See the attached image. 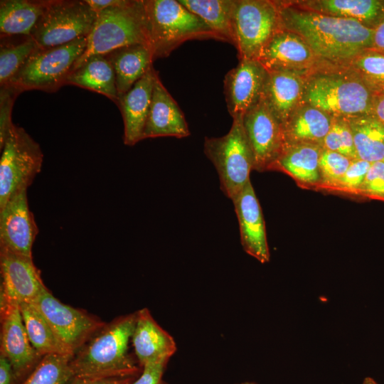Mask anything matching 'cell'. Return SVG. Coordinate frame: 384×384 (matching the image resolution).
<instances>
[{
	"instance_id": "cell-11",
	"label": "cell",
	"mask_w": 384,
	"mask_h": 384,
	"mask_svg": "<svg viewBox=\"0 0 384 384\" xmlns=\"http://www.w3.org/2000/svg\"><path fill=\"white\" fill-rule=\"evenodd\" d=\"M33 303L46 318L58 339L74 355L105 325L87 311L62 303L46 287Z\"/></svg>"
},
{
	"instance_id": "cell-4",
	"label": "cell",
	"mask_w": 384,
	"mask_h": 384,
	"mask_svg": "<svg viewBox=\"0 0 384 384\" xmlns=\"http://www.w3.org/2000/svg\"><path fill=\"white\" fill-rule=\"evenodd\" d=\"M375 93L352 71L319 73L307 78L302 104L349 119L370 114Z\"/></svg>"
},
{
	"instance_id": "cell-39",
	"label": "cell",
	"mask_w": 384,
	"mask_h": 384,
	"mask_svg": "<svg viewBox=\"0 0 384 384\" xmlns=\"http://www.w3.org/2000/svg\"><path fill=\"white\" fill-rule=\"evenodd\" d=\"M20 94L10 86L0 89V147L3 145L11 128L14 125L11 120V112L15 99Z\"/></svg>"
},
{
	"instance_id": "cell-34",
	"label": "cell",
	"mask_w": 384,
	"mask_h": 384,
	"mask_svg": "<svg viewBox=\"0 0 384 384\" xmlns=\"http://www.w3.org/2000/svg\"><path fill=\"white\" fill-rule=\"evenodd\" d=\"M347 65L375 93L384 92V55L371 49L366 50Z\"/></svg>"
},
{
	"instance_id": "cell-27",
	"label": "cell",
	"mask_w": 384,
	"mask_h": 384,
	"mask_svg": "<svg viewBox=\"0 0 384 384\" xmlns=\"http://www.w3.org/2000/svg\"><path fill=\"white\" fill-rule=\"evenodd\" d=\"M68 84L101 94L118 104L114 70L105 55L90 57L80 68L71 72L66 80Z\"/></svg>"
},
{
	"instance_id": "cell-32",
	"label": "cell",
	"mask_w": 384,
	"mask_h": 384,
	"mask_svg": "<svg viewBox=\"0 0 384 384\" xmlns=\"http://www.w3.org/2000/svg\"><path fill=\"white\" fill-rule=\"evenodd\" d=\"M73 355L48 354L21 384H67L73 377Z\"/></svg>"
},
{
	"instance_id": "cell-30",
	"label": "cell",
	"mask_w": 384,
	"mask_h": 384,
	"mask_svg": "<svg viewBox=\"0 0 384 384\" xmlns=\"http://www.w3.org/2000/svg\"><path fill=\"white\" fill-rule=\"evenodd\" d=\"M213 31L216 40L233 44L232 16L234 0H178Z\"/></svg>"
},
{
	"instance_id": "cell-29",
	"label": "cell",
	"mask_w": 384,
	"mask_h": 384,
	"mask_svg": "<svg viewBox=\"0 0 384 384\" xmlns=\"http://www.w3.org/2000/svg\"><path fill=\"white\" fill-rule=\"evenodd\" d=\"M356 158L370 164L384 160V125L372 114L346 119Z\"/></svg>"
},
{
	"instance_id": "cell-14",
	"label": "cell",
	"mask_w": 384,
	"mask_h": 384,
	"mask_svg": "<svg viewBox=\"0 0 384 384\" xmlns=\"http://www.w3.org/2000/svg\"><path fill=\"white\" fill-rule=\"evenodd\" d=\"M268 71L256 59H241L224 78V94L233 119L243 115L262 98Z\"/></svg>"
},
{
	"instance_id": "cell-43",
	"label": "cell",
	"mask_w": 384,
	"mask_h": 384,
	"mask_svg": "<svg viewBox=\"0 0 384 384\" xmlns=\"http://www.w3.org/2000/svg\"><path fill=\"white\" fill-rule=\"evenodd\" d=\"M370 114L384 125V92L375 93Z\"/></svg>"
},
{
	"instance_id": "cell-6",
	"label": "cell",
	"mask_w": 384,
	"mask_h": 384,
	"mask_svg": "<svg viewBox=\"0 0 384 384\" xmlns=\"http://www.w3.org/2000/svg\"><path fill=\"white\" fill-rule=\"evenodd\" d=\"M87 46V37L50 48H38L5 86L20 93L26 90L54 92L71 73Z\"/></svg>"
},
{
	"instance_id": "cell-33",
	"label": "cell",
	"mask_w": 384,
	"mask_h": 384,
	"mask_svg": "<svg viewBox=\"0 0 384 384\" xmlns=\"http://www.w3.org/2000/svg\"><path fill=\"white\" fill-rule=\"evenodd\" d=\"M38 48L31 37L14 43H1L0 47V85H6L30 55Z\"/></svg>"
},
{
	"instance_id": "cell-44",
	"label": "cell",
	"mask_w": 384,
	"mask_h": 384,
	"mask_svg": "<svg viewBox=\"0 0 384 384\" xmlns=\"http://www.w3.org/2000/svg\"><path fill=\"white\" fill-rule=\"evenodd\" d=\"M125 0H85L86 3L97 14L110 7L122 4Z\"/></svg>"
},
{
	"instance_id": "cell-47",
	"label": "cell",
	"mask_w": 384,
	"mask_h": 384,
	"mask_svg": "<svg viewBox=\"0 0 384 384\" xmlns=\"http://www.w3.org/2000/svg\"><path fill=\"white\" fill-rule=\"evenodd\" d=\"M363 384H378L374 379L370 377H366L363 381Z\"/></svg>"
},
{
	"instance_id": "cell-21",
	"label": "cell",
	"mask_w": 384,
	"mask_h": 384,
	"mask_svg": "<svg viewBox=\"0 0 384 384\" xmlns=\"http://www.w3.org/2000/svg\"><path fill=\"white\" fill-rule=\"evenodd\" d=\"M132 337L134 354L139 366L161 360H169L176 351L174 338L154 320L150 311H138Z\"/></svg>"
},
{
	"instance_id": "cell-7",
	"label": "cell",
	"mask_w": 384,
	"mask_h": 384,
	"mask_svg": "<svg viewBox=\"0 0 384 384\" xmlns=\"http://www.w3.org/2000/svg\"><path fill=\"white\" fill-rule=\"evenodd\" d=\"M204 153L214 165L224 194L233 200L250 180L253 169L252 151L242 117L233 119L229 132L220 137H206Z\"/></svg>"
},
{
	"instance_id": "cell-13",
	"label": "cell",
	"mask_w": 384,
	"mask_h": 384,
	"mask_svg": "<svg viewBox=\"0 0 384 384\" xmlns=\"http://www.w3.org/2000/svg\"><path fill=\"white\" fill-rule=\"evenodd\" d=\"M1 353L11 363L16 383L31 373L41 358L33 347L23 321L19 304L0 294Z\"/></svg>"
},
{
	"instance_id": "cell-22",
	"label": "cell",
	"mask_w": 384,
	"mask_h": 384,
	"mask_svg": "<svg viewBox=\"0 0 384 384\" xmlns=\"http://www.w3.org/2000/svg\"><path fill=\"white\" fill-rule=\"evenodd\" d=\"M307 77L290 71H268L262 97L282 127L302 105Z\"/></svg>"
},
{
	"instance_id": "cell-28",
	"label": "cell",
	"mask_w": 384,
	"mask_h": 384,
	"mask_svg": "<svg viewBox=\"0 0 384 384\" xmlns=\"http://www.w3.org/2000/svg\"><path fill=\"white\" fill-rule=\"evenodd\" d=\"M47 4L48 0H1L0 33L1 38L16 35L31 36Z\"/></svg>"
},
{
	"instance_id": "cell-46",
	"label": "cell",
	"mask_w": 384,
	"mask_h": 384,
	"mask_svg": "<svg viewBox=\"0 0 384 384\" xmlns=\"http://www.w3.org/2000/svg\"><path fill=\"white\" fill-rule=\"evenodd\" d=\"M100 378L74 376L67 384H92Z\"/></svg>"
},
{
	"instance_id": "cell-23",
	"label": "cell",
	"mask_w": 384,
	"mask_h": 384,
	"mask_svg": "<svg viewBox=\"0 0 384 384\" xmlns=\"http://www.w3.org/2000/svg\"><path fill=\"white\" fill-rule=\"evenodd\" d=\"M323 147L314 144L285 146L270 170L281 171L300 186L317 188L321 183L319 158Z\"/></svg>"
},
{
	"instance_id": "cell-49",
	"label": "cell",
	"mask_w": 384,
	"mask_h": 384,
	"mask_svg": "<svg viewBox=\"0 0 384 384\" xmlns=\"http://www.w3.org/2000/svg\"><path fill=\"white\" fill-rule=\"evenodd\" d=\"M384 161V160H383Z\"/></svg>"
},
{
	"instance_id": "cell-18",
	"label": "cell",
	"mask_w": 384,
	"mask_h": 384,
	"mask_svg": "<svg viewBox=\"0 0 384 384\" xmlns=\"http://www.w3.org/2000/svg\"><path fill=\"white\" fill-rule=\"evenodd\" d=\"M244 250L261 263L270 260L265 220L251 181L232 200Z\"/></svg>"
},
{
	"instance_id": "cell-20",
	"label": "cell",
	"mask_w": 384,
	"mask_h": 384,
	"mask_svg": "<svg viewBox=\"0 0 384 384\" xmlns=\"http://www.w3.org/2000/svg\"><path fill=\"white\" fill-rule=\"evenodd\" d=\"M157 75L151 66L129 91L119 97L117 106L123 118V140L126 145L133 146L143 139Z\"/></svg>"
},
{
	"instance_id": "cell-48",
	"label": "cell",
	"mask_w": 384,
	"mask_h": 384,
	"mask_svg": "<svg viewBox=\"0 0 384 384\" xmlns=\"http://www.w3.org/2000/svg\"><path fill=\"white\" fill-rule=\"evenodd\" d=\"M238 384H257L254 382H243V383H238Z\"/></svg>"
},
{
	"instance_id": "cell-10",
	"label": "cell",
	"mask_w": 384,
	"mask_h": 384,
	"mask_svg": "<svg viewBox=\"0 0 384 384\" xmlns=\"http://www.w3.org/2000/svg\"><path fill=\"white\" fill-rule=\"evenodd\" d=\"M232 28L239 60L257 59L263 47L279 29L276 1L234 0Z\"/></svg>"
},
{
	"instance_id": "cell-3",
	"label": "cell",
	"mask_w": 384,
	"mask_h": 384,
	"mask_svg": "<svg viewBox=\"0 0 384 384\" xmlns=\"http://www.w3.org/2000/svg\"><path fill=\"white\" fill-rule=\"evenodd\" d=\"M154 60L168 57L185 41L215 38L210 28L178 0H143Z\"/></svg>"
},
{
	"instance_id": "cell-42",
	"label": "cell",
	"mask_w": 384,
	"mask_h": 384,
	"mask_svg": "<svg viewBox=\"0 0 384 384\" xmlns=\"http://www.w3.org/2000/svg\"><path fill=\"white\" fill-rule=\"evenodd\" d=\"M371 50L384 55V19L373 29Z\"/></svg>"
},
{
	"instance_id": "cell-40",
	"label": "cell",
	"mask_w": 384,
	"mask_h": 384,
	"mask_svg": "<svg viewBox=\"0 0 384 384\" xmlns=\"http://www.w3.org/2000/svg\"><path fill=\"white\" fill-rule=\"evenodd\" d=\"M169 361L161 360L145 365L132 384H167L163 380V375Z\"/></svg>"
},
{
	"instance_id": "cell-2",
	"label": "cell",
	"mask_w": 384,
	"mask_h": 384,
	"mask_svg": "<svg viewBox=\"0 0 384 384\" xmlns=\"http://www.w3.org/2000/svg\"><path fill=\"white\" fill-rule=\"evenodd\" d=\"M137 318L136 311L118 317L99 330L73 356L70 367L74 376L139 375L142 368L129 353Z\"/></svg>"
},
{
	"instance_id": "cell-12",
	"label": "cell",
	"mask_w": 384,
	"mask_h": 384,
	"mask_svg": "<svg viewBox=\"0 0 384 384\" xmlns=\"http://www.w3.org/2000/svg\"><path fill=\"white\" fill-rule=\"evenodd\" d=\"M252 151L253 169L270 170L284 147L283 128L263 97L242 117Z\"/></svg>"
},
{
	"instance_id": "cell-31",
	"label": "cell",
	"mask_w": 384,
	"mask_h": 384,
	"mask_svg": "<svg viewBox=\"0 0 384 384\" xmlns=\"http://www.w3.org/2000/svg\"><path fill=\"white\" fill-rule=\"evenodd\" d=\"M19 309L30 342L40 356H74L58 339L50 324L33 303H21Z\"/></svg>"
},
{
	"instance_id": "cell-36",
	"label": "cell",
	"mask_w": 384,
	"mask_h": 384,
	"mask_svg": "<svg viewBox=\"0 0 384 384\" xmlns=\"http://www.w3.org/2000/svg\"><path fill=\"white\" fill-rule=\"evenodd\" d=\"M351 161V159L340 153L323 149L319 158L321 183L317 189H323L339 180L346 173Z\"/></svg>"
},
{
	"instance_id": "cell-5",
	"label": "cell",
	"mask_w": 384,
	"mask_h": 384,
	"mask_svg": "<svg viewBox=\"0 0 384 384\" xmlns=\"http://www.w3.org/2000/svg\"><path fill=\"white\" fill-rule=\"evenodd\" d=\"M134 44L149 45L143 0H125L119 6L97 14L87 36V46L73 70L80 68L90 57L107 55L119 48Z\"/></svg>"
},
{
	"instance_id": "cell-9",
	"label": "cell",
	"mask_w": 384,
	"mask_h": 384,
	"mask_svg": "<svg viewBox=\"0 0 384 384\" xmlns=\"http://www.w3.org/2000/svg\"><path fill=\"white\" fill-rule=\"evenodd\" d=\"M97 14L85 0H48L31 37L39 48H50L87 37Z\"/></svg>"
},
{
	"instance_id": "cell-16",
	"label": "cell",
	"mask_w": 384,
	"mask_h": 384,
	"mask_svg": "<svg viewBox=\"0 0 384 384\" xmlns=\"http://www.w3.org/2000/svg\"><path fill=\"white\" fill-rule=\"evenodd\" d=\"M38 233L29 209L27 189H23L0 208V247L32 257V247Z\"/></svg>"
},
{
	"instance_id": "cell-35",
	"label": "cell",
	"mask_w": 384,
	"mask_h": 384,
	"mask_svg": "<svg viewBox=\"0 0 384 384\" xmlns=\"http://www.w3.org/2000/svg\"><path fill=\"white\" fill-rule=\"evenodd\" d=\"M322 147L324 149L340 153L351 159H357L353 135L346 119L333 118L331 129L323 141Z\"/></svg>"
},
{
	"instance_id": "cell-17",
	"label": "cell",
	"mask_w": 384,
	"mask_h": 384,
	"mask_svg": "<svg viewBox=\"0 0 384 384\" xmlns=\"http://www.w3.org/2000/svg\"><path fill=\"white\" fill-rule=\"evenodd\" d=\"M1 294L18 304L33 303L46 287L33 258L0 247Z\"/></svg>"
},
{
	"instance_id": "cell-45",
	"label": "cell",
	"mask_w": 384,
	"mask_h": 384,
	"mask_svg": "<svg viewBox=\"0 0 384 384\" xmlns=\"http://www.w3.org/2000/svg\"><path fill=\"white\" fill-rule=\"evenodd\" d=\"M138 376L139 375L101 378L92 384H132Z\"/></svg>"
},
{
	"instance_id": "cell-26",
	"label": "cell",
	"mask_w": 384,
	"mask_h": 384,
	"mask_svg": "<svg viewBox=\"0 0 384 384\" xmlns=\"http://www.w3.org/2000/svg\"><path fill=\"white\" fill-rule=\"evenodd\" d=\"M105 55L114 70L119 97L146 74L154 61L151 49L145 44L127 46Z\"/></svg>"
},
{
	"instance_id": "cell-19",
	"label": "cell",
	"mask_w": 384,
	"mask_h": 384,
	"mask_svg": "<svg viewBox=\"0 0 384 384\" xmlns=\"http://www.w3.org/2000/svg\"><path fill=\"white\" fill-rule=\"evenodd\" d=\"M190 135L184 114L156 75L143 139L160 137L183 138Z\"/></svg>"
},
{
	"instance_id": "cell-1",
	"label": "cell",
	"mask_w": 384,
	"mask_h": 384,
	"mask_svg": "<svg viewBox=\"0 0 384 384\" xmlns=\"http://www.w3.org/2000/svg\"><path fill=\"white\" fill-rule=\"evenodd\" d=\"M276 3L279 28L299 35L321 60L348 65L372 48L373 29L356 20L309 11L289 3Z\"/></svg>"
},
{
	"instance_id": "cell-38",
	"label": "cell",
	"mask_w": 384,
	"mask_h": 384,
	"mask_svg": "<svg viewBox=\"0 0 384 384\" xmlns=\"http://www.w3.org/2000/svg\"><path fill=\"white\" fill-rule=\"evenodd\" d=\"M358 195L370 199L384 201L383 160L370 164Z\"/></svg>"
},
{
	"instance_id": "cell-24",
	"label": "cell",
	"mask_w": 384,
	"mask_h": 384,
	"mask_svg": "<svg viewBox=\"0 0 384 384\" xmlns=\"http://www.w3.org/2000/svg\"><path fill=\"white\" fill-rule=\"evenodd\" d=\"M297 6L335 17L356 20L374 29L384 19L383 0H310Z\"/></svg>"
},
{
	"instance_id": "cell-41",
	"label": "cell",
	"mask_w": 384,
	"mask_h": 384,
	"mask_svg": "<svg viewBox=\"0 0 384 384\" xmlns=\"http://www.w3.org/2000/svg\"><path fill=\"white\" fill-rule=\"evenodd\" d=\"M16 382L10 361L0 354V384H14Z\"/></svg>"
},
{
	"instance_id": "cell-15",
	"label": "cell",
	"mask_w": 384,
	"mask_h": 384,
	"mask_svg": "<svg viewBox=\"0 0 384 384\" xmlns=\"http://www.w3.org/2000/svg\"><path fill=\"white\" fill-rule=\"evenodd\" d=\"M267 71H290L308 76L321 60L297 33L279 29L257 59Z\"/></svg>"
},
{
	"instance_id": "cell-8",
	"label": "cell",
	"mask_w": 384,
	"mask_h": 384,
	"mask_svg": "<svg viewBox=\"0 0 384 384\" xmlns=\"http://www.w3.org/2000/svg\"><path fill=\"white\" fill-rule=\"evenodd\" d=\"M0 148L1 208L15 194L31 186L41 170L43 154L26 130L15 124Z\"/></svg>"
},
{
	"instance_id": "cell-37",
	"label": "cell",
	"mask_w": 384,
	"mask_h": 384,
	"mask_svg": "<svg viewBox=\"0 0 384 384\" xmlns=\"http://www.w3.org/2000/svg\"><path fill=\"white\" fill-rule=\"evenodd\" d=\"M370 163L354 159L343 176L336 182L325 187L323 190L339 191L357 195L370 166Z\"/></svg>"
},
{
	"instance_id": "cell-25",
	"label": "cell",
	"mask_w": 384,
	"mask_h": 384,
	"mask_svg": "<svg viewBox=\"0 0 384 384\" xmlns=\"http://www.w3.org/2000/svg\"><path fill=\"white\" fill-rule=\"evenodd\" d=\"M333 118L316 107L302 104L282 127L284 146L297 144H314L322 146L323 141L331 129Z\"/></svg>"
}]
</instances>
